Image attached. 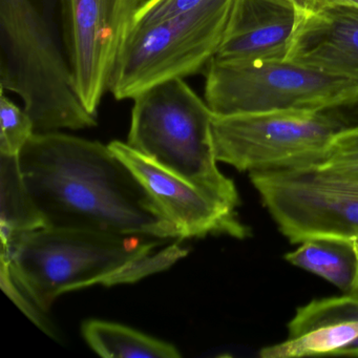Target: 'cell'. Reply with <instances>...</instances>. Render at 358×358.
Wrapping results in <instances>:
<instances>
[{"label":"cell","instance_id":"cell-1","mask_svg":"<svg viewBox=\"0 0 358 358\" xmlns=\"http://www.w3.org/2000/svg\"><path fill=\"white\" fill-rule=\"evenodd\" d=\"M18 159L45 227L184 240L108 145L58 131L35 133Z\"/></svg>","mask_w":358,"mask_h":358},{"label":"cell","instance_id":"cell-2","mask_svg":"<svg viewBox=\"0 0 358 358\" xmlns=\"http://www.w3.org/2000/svg\"><path fill=\"white\" fill-rule=\"evenodd\" d=\"M90 230L43 227L1 243L0 259L18 287L48 312L55 299L93 285L131 284L163 271L187 255L178 243Z\"/></svg>","mask_w":358,"mask_h":358},{"label":"cell","instance_id":"cell-3","mask_svg":"<svg viewBox=\"0 0 358 358\" xmlns=\"http://www.w3.org/2000/svg\"><path fill=\"white\" fill-rule=\"evenodd\" d=\"M0 85L22 98L35 133L97 125L75 89L64 0H0Z\"/></svg>","mask_w":358,"mask_h":358},{"label":"cell","instance_id":"cell-4","mask_svg":"<svg viewBox=\"0 0 358 358\" xmlns=\"http://www.w3.org/2000/svg\"><path fill=\"white\" fill-rule=\"evenodd\" d=\"M127 144L207 196L238 208L234 181L217 167L213 110L184 79L150 87L134 99Z\"/></svg>","mask_w":358,"mask_h":358},{"label":"cell","instance_id":"cell-5","mask_svg":"<svg viewBox=\"0 0 358 358\" xmlns=\"http://www.w3.org/2000/svg\"><path fill=\"white\" fill-rule=\"evenodd\" d=\"M234 0L210 3L169 20L135 26L115 64L108 91L135 99L155 85L206 70L217 55Z\"/></svg>","mask_w":358,"mask_h":358},{"label":"cell","instance_id":"cell-6","mask_svg":"<svg viewBox=\"0 0 358 358\" xmlns=\"http://www.w3.org/2000/svg\"><path fill=\"white\" fill-rule=\"evenodd\" d=\"M356 129L329 110L213 118L217 160L248 173L313 166Z\"/></svg>","mask_w":358,"mask_h":358},{"label":"cell","instance_id":"cell-7","mask_svg":"<svg viewBox=\"0 0 358 358\" xmlns=\"http://www.w3.org/2000/svg\"><path fill=\"white\" fill-rule=\"evenodd\" d=\"M205 101L217 116L278 110H330L351 99L358 85L291 60L223 62L206 68Z\"/></svg>","mask_w":358,"mask_h":358},{"label":"cell","instance_id":"cell-8","mask_svg":"<svg viewBox=\"0 0 358 358\" xmlns=\"http://www.w3.org/2000/svg\"><path fill=\"white\" fill-rule=\"evenodd\" d=\"M249 178L292 244L320 236L358 241V175L301 167Z\"/></svg>","mask_w":358,"mask_h":358},{"label":"cell","instance_id":"cell-9","mask_svg":"<svg viewBox=\"0 0 358 358\" xmlns=\"http://www.w3.org/2000/svg\"><path fill=\"white\" fill-rule=\"evenodd\" d=\"M148 0H64L71 70L79 99L97 117L121 50Z\"/></svg>","mask_w":358,"mask_h":358},{"label":"cell","instance_id":"cell-10","mask_svg":"<svg viewBox=\"0 0 358 358\" xmlns=\"http://www.w3.org/2000/svg\"><path fill=\"white\" fill-rule=\"evenodd\" d=\"M110 150L131 169L184 238L228 236L244 240L250 230L241 222L234 207L207 196L188 182L134 150L113 141Z\"/></svg>","mask_w":358,"mask_h":358},{"label":"cell","instance_id":"cell-11","mask_svg":"<svg viewBox=\"0 0 358 358\" xmlns=\"http://www.w3.org/2000/svg\"><path fill=\"white\" fill-rule=\"evenodd\" d=\"M287 59L358 85V7L299 10Z\"/></svg>","mask_w":358,"mask_h":358},{"label":"cell","instance_id":"cell-12","mask_svg":"<svg viewBox=\"0 0 358 358\" xmlns=\"http://www.w3.org/2000/svg\"><path fill=\"white\" fill-rule=\"evenodd\" d=\"M288 338L262 348V358L341 355L358 357V297L350 294L313 299L297 308Z\"/></svg>","mask_w":358,"mask_h":358},{"label":"cell","instance_id":"cell-13","mask_svg":"<svg viewBox=\"0 0 358 358\" xmlns=\"http://www.w3.org/2000/svg\"><path fill=\"white\" fill-rule=\"evenodd\" d=\"M299 17L294 0H234L215 58L247 62L287 59Z\"/></svg>","mask_w":358,"mask_h":358},{"label":"cell","instance_id":"cell-14","mask_svg":"<svg viewBox=\"0 0 358 358\" xmlns=\"http://www.w3.org/2000/svg\"><path fill=\"white\" fill-rule=\"evenodd\" d=\"M291 265L324 278L351 294L358 278V241L320 236L299 243L285 255Z\"/></svg>","mask_w":358,"mask_h":358},{"label":"cell","instance_id":"cell-15","mask_svg":"<svg viewBox=\"0 0 358 358\" xmlns=\"http://www.w3.org/2000/svg\"><path fill=\"white\" fill-rule=\"evenodd\" d=\"M83 335L94 352L106 358H179V350L166 341L117 322L90 320Z\"/></svg>","mask_w":358,"mask_h":358},{"label":"cell","instance_id":"cell-16","mask_svg":"<svg viewBox=\"0 0 358 358\" xmlns=\"http://www.w3.org/2000/svg\"><path fill=\"white\" fill-rule=\"evenodd\" d=\"M0 238L7 244L15 236L45 227L27 188L18 157L0 155Z\"/></svg>","mask_w":358,"mask_h":358},{"label":"cell","instance_id":"cell-17","mask_svg":"<svg viewBox=\"0 0 358 358\" xmlns=\"http://www.w3.org/2000/svg\"><path fill=\"white\" fill-rule=\"evenodd\" d=\"M0 155L20 157L35 134V125L26 110H22L1 89L0 97Z\"/></svg>","mask_w":358,"mask_h":358},{"label":"cell","instance_id":"cell-18","mask_svg":"<svg viewBox=\"0 0 358 358\" xmlns=\"http://www.w3.org/2000/svg\"><path fill=\"white\" fill-rule=\"evenodd\" d=\"M213 0H148L136 17L135 26H146L194 11Z\"/></svg>","mask_w":358,"mask_h":358},{"label":"cell","instance_id":"cell-19","mask_svg":"<svg viewBox=\"0 0 358 358\" xmlns=\"http://www.w3.org/2000/svg\"><path fill=\"white\" fill-rule=\"evenodd\" d=\"M0 282L3 292L37 327L45 331L47 334L53 335L51 324L43 317V310L39 309L38 306L14 282L7 262L0 259Z\"/></svg>","mask_w":358,"mask_h":358},{"label":"cell","instance_id":"cell-20","mask_svg":"<svg viewBox=\"0 0 358 358\" xmlns=\"http://www.w3.org/2000/svg\"><path fill=\"white\" fill-rule=\"evenodd\" d=\"M309 167L358 175V127L353 134L343 140L322 162Z\"/></svg>","mask_w":358,"mask_h":358},{"label":"cell","instance_id":"cell-21","mask_svg":"<svg viewBox=\"0 0 358 358\" xmlns=\"http://www.w3.org/2000/svg\"><path fill=\"white\" fill-rule=\"evenodd\" d=\"M327 110L338 117L349 127H358V92L351 99Z\"/></svg>","mask_w":358,"mask_h":358},{"label":"cell","instance_id":"cell-22","mask_svg":"<svg viewBox=\"0 0 358 358\" xmlns=\"http://www.w3.org/2000/svg\"><path fill=\"white\" fill-rule=\"evenodd\" d=\"M299 10H314L329 5H350L358 7V0H294Z\"/></svg>","mask_w":358,"mask_h":358},{"label":"cell","instance_id":"cell-23","mask_svg":"<svg viewBox=\"0 0 358 358\" xmlns=\"http://www.w3.org/2000/svg\"><path fill=\"white\" fill-rule=\"evenodd\" d=\"M350 295H353V296L358 297V278L357 282H356L355 287H354V290L352 291V293Z\"/></svg>","mask_w":358,"mask_h":358}]
</instances>
